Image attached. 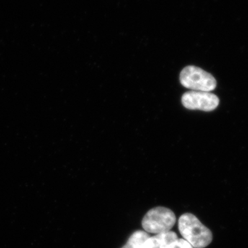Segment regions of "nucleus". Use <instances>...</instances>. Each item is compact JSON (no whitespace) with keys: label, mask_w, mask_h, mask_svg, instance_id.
Returning <instances> with one entry per match:
<instances>
[{"label":"nucleus","mask_w":248,"mask_h":248,"mask_svg":"<svg viewBox=\"0 0 248 248\" xmlns=\"http://www.w3.org/2000/svg\"><path fill=\"white\" fill-rule=\"evenodd\" d=\"M176 223V216L172 210L165 207H156L146 213L142 226L147 233L159 234L171 231Z\"/></svg>","instance_id":"obj_2"},{"label":"nucleus","mask_w":248,"mask_h":248,"mask_svg":"<svg viewBox=\"0 0 248 248\" xmlns=\"http://www.w3.org/2000/svg\"><path fill=\"white\" fill-rule=\"evenodd\" d=\"M177 239L178 236L174 232L159 233L147 239L145 248H168Z\"/></svg>","instance_id":"obj_5"},{"label":"nucleus","mask_w":248,"mask_h":248,"mask_svg":"<svg viewBox=\"0 0 248 248\" xmlns=\"http://www.w3.org/2000/svg\"><path fill=\"white\" fill-rule=\"evenodd\" d=\"M184 107L190 110L213 111L218 107L219 99L215 94L202 91H190L182 96Z\"/></svg>","instance_id":"obj_4"},{"label":"nucleus","mask_w":248,"mask_h":248,"mask_svg":"<svg viewBox=\"0 0 248 248\" xmlns=\"http://www.w3.org/2000/svg\"><path fill=\"white\" fill-rule=\"evenodd\" d=\"M149 237V234L146 232H135L129 238L126 244L122 248H145V243Z\"/></svg>","instance_id":"obj_6"},{"label":"nucleus","mask_w":248,"mask_h":248,"mask_svg":"<svg viewBox=\"0 0 248 248\" xmlns=\"http://www.w3.org/2000/svg\"><path fill=\"white\" fill-rule=\"evenodd\" d=\"M180 234L194 248H204L211 244L213 233L192 214L182 215L178 222Z\"/></svg>","instance_id":"obj_1"},{"label":"nucleus","mask_w":248,"mask_h":248,"mask_svg":"<svg viewBox=\"0 0 248 248\" xmlns=\"http://www.w3.org/2000/svg\"><path fill=\"white\" fill-rule=\"evenodd\" d=\"M168 248H194L187 241L184 239H178Z\"/></svg>","instance_id":"obj_7"},{"label":"nucleus","mask_w":248,"mask_h":248,"mask_svg":"<svg viewBox=\"0 0 248 248\" xmlns=\"http://www.w3.org/2000/svg\"><path fill=\"white\" fill-rule=\"evenodd\" d=\"M181 84L193 91L209 92L216 89L217 81L208 72L194 66L186 67L180 74Z\"/></svg>","instance_id":"obj_3"}]
</instances>
